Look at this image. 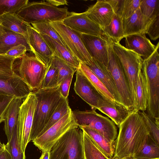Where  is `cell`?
<instances>
[{
  "mask_svg": "<svg viewBox=\"0 0 159 159\" xmlns=\"http://www.w3.org/2000/svg\"><path fill=\"white\" fill-rule=\"evenodd\" d=\"M27 40L34 56L48 68L53 53L41 35L31 25L27 28Z\"/></svg>",
  "mask_w": 159,
  "mask_h": 159,
  "instance_id": "14",
  "label": "cell"
},
{
  "mask_svg": "<svg viewBox=\"0 0 159 159\" xmlns=\"http://www.w3.org/2000/svg\"><path fill=\"white\" fill-rule=\"evenodd\" d=\"M87 66L105 85L116 102L121 104L114 81L107 67L93 58L90 64Z\"/></svg>",
  "mask_w": 159,
  "mask_h": 159,
  "instance_id": "21",
  "label": "cell"
},
{
  "mask_svg": "<svg viewBox=\"0 0 159 159\" xmlns=\"http://www.w3.org/2000/svg\"><path fill=\"white\" fill-rule=\"evenodd\" d=\"M111 41L113 50L121 64L127 78L135 109V83L138 73L142 69L143 59L134 52L126 48L120 43Z\"/></svg>",
  "mask_w": 159,
  "mask_h": 159,
  "instance_id": "9",
  "label": "cell"
},
{
  "mask_svg": "<svg viewBox=\"0 0 159 159\" xmlns=\"http://www.w3.org/2000/svg\"><path fill=\"white\" fill-rule=\"evenodd\" d=\"M123 25L125 37L134 34H146V27L139 8L129 17L123 19Z\"/></svg>",
  "mask_w": 159,
  "mask_h": 159,
  "instance_id": "27",
  "label": "cell"
},
{
  "mask_svg": "<svg viewBox=\"0 0 159 159\" xmlns=\"http://www.w3.org/2000/svg\"><path fill=\"white\" fill-rule=\"evenodd\" d=\"M31 92L28 85L15 73L11 76L0 77V94L25 98Z\"/></svg>",
  "mask_w": 159,
  "mask_h": 159,
  "instance_id": "17",
  "label": "cell"
},
{
  "mask_svg": "<svg viewBox=\"0 0 159 159\" xmlns=\"http://www.w3.org/2000/svg\"><path fill=\"white\" fill-rule=\"evenodd\" d=\"M118 127L112 158L124 159L134 156L141 150L150 134L148 124L141 111L134 109Z\"/></svg>",
  "mask_w": 159,
  "mask_h": 159,
  "instance_id": "1",
  "label": "cell"
},
{
  "mask_svg": "<svg viewBox=\"0 0 159 159\" xmlns=\"http://www.w3.org/2000/svg\"><path fill=\"white\" fill-rule=\"evenodd\" d=\"M73 75L63 80L59 84V89L61 96L64 98H67L70 85Z\"/></svg>",
  "mask_w": 159,
  "mask_h": 159,
  "instance_id": "46",
  "label": "cell"
},
{
  "mask_svg": "<svg viewBox=\"0 0 159 159\" xmlns=\"http://www.w3.org/2000/svg\"><path fill=\"white\" fill-rule=\"evenodd\" d=\"M141 0H124L120 16L122 19L127 18L139 8Z\"/></svg>",
  "mask_w": 159,
  "mask_h": 159,
  "instance_id": "41",
  "label": "cell"
},
{
  "mask_svg": "<svg viewBox=\"0 0 159 159\" xmlns=\"http://www.w3.org/2000/svg\"><path fill=\"white\" fill-rule=\"evenodd\" d=\"M49 159H84L82 130L78 127L64 134L51 148Z\"/></svg>",
  "mask_w": 159,
  "mask_h": 159,
  "instance_id": "6",
  "label": "cell"
},
{
  "mask_svg": "<svg viewBox=\"0 0 159 159\" xmlns=\"http://www.w3.org/2000/svg\"><path fill=\"white\" fill-rule=\"evenodd\" d=\"M89 17L102 29L111 22L114 12L107 0H98L85 11Z\"/></svg>",
  "mask_w": 159,
  "mask_h": 159,
  "instance_id": "18",
  "label": "cell"
},
{
  "mask_svg": "<svg viewBox=\"0 0 159 159\" xmlns=\"http://www.w3.org/2000/svg\"><path fill=\"white\" fill-rule=\"evenodd\" d=\"M107 1L111 7L114 13L120 15L124 0H108Z\"/></svg>",
  "mask_w": 159,
  "mask_h": 159,
  "instance_id": "47",
  "label": "cell"
},
{
  "mask_svg": "<svg viewBox=\"0 0 159 159\" xmlns=\"http://www.w3.org/2000/svg\"><path fill=\"white\" fill-rule=\"evenodd\" d=\"M37 103V97L32 92L24 99L20 107L18 123L19 143L24 152L30 142V137Z\"/></svg>",
  "mask_w": 159,
  "mask_h": 159,
  "instance_id": "12",
  "label": "cell"
},
{
  "mask_svg": "<svg viewBox=\"0 0 159 159\" xmlns=\"http://www.w3.org/2000/svg\"><path fill=\"white\" fill-rule=\"evenodd\" d=\"M82 131L84 159H109L98 148L89 136Z\"/></svg>",
  "mask_w": 159,
  "mask_h": 159,
  "instance_id": "33",
  "label": "cell"
},
{
  "mask_svg": "<svg viewBox=\"0 0 159 159\" xmlns=\"http://www.w3.org/2000/svg\"><path fill=\"white\" fill-rule=\"evenodd\" d=\"M78 69L103 98L113 103L118 104L116 102L112 95L105 85L86 64L80 61Z\"/></svg>",
  "mask_w": 159,
  "mask_h": 159,
  "instance_id": "26",
  "label": "cell"
},
{
  "mask_svg": "<svg viewBox=\"0 0 159 159\" xmlns=\"http://www.w3.org/2000/svg\"><path fill=\"white\" fill-rule=\"evenodd\" d=\"M97 109L107 116L118 127L131 111L121 104L113 103L102 97L98 101Z\"/></svg>",
  "mask_w": 159,
  "mask_h": 159,
  "instance_id": "20",
  "label": "cell"
},
{
  "mask_svg": "<svg viewBox=\"0 0 159 159\" xmlns=\"http://www.w3.org/2000/svg\"><path fill=\"white\" fill-rule=\"evenodd\" d=\"M64 43L66 48L79 61L87 66L92 58L83 43L81 34L65 25L62 21H48Z\"/></svg>",
  "mask_w": 159,
  "mask_h": 159,
  "instance_id": "10",
  "label": "cell"
},
{
  "mask_svg": "<svg viewBox=\"0 0 159 159\" xmlns=\"http://www.w3.org/2000/svg\"><path fill=\"white\" fill-rule=\"evenodd\" d=\"M5 29L0 24V36L5 32Z\"/></svg>",
  "mask_w": 159,
  "mask_h": 159,
  "instance_id": "51",
  "label": "cell"
},
{
  "mask_svg": "<svg viewBox=\"0 0 159 159\" xmlns=\"http://www.w3.org/2000/svg\"><path fill=\"white\" fill-rule=\"evenodd\" d=\"M4 29V32L0 36V54L5 55L11 48L21 44L26 47L27 51L32 52L27 39L23 35Z\"/></svg>",
  "mask_w": 159,
  "mask_h": 159,
  "instance_id": "24",
  "label": "cell"
},
{
  "mask_svg": "<svg viewBox=\"0 0 159 159\" xmlns=\"http://www.w3.org/2000/svg\"><path fill=\"white\" fill-rule=\"evenodd\" d=\"M31 24L32 26L40 34L50 37L66 47L64 43L49 21L43 20Z\"/></svg>",
  "mask_w": 159,
  "mask_h": 159,
  "instance_id": "36",
  "label": "cell"
},
{
  "mask_svg": "<svg viewBox=\"0 0 159 159\" xmlns=\"http://www.w3.org/2000/svg\"><path fill=\"white\" fill-rule=\"evenodd\" d=\"M27 51L26 47L21 44L11 48L5 55L17 59L25 54Z\"/></svg>",
  "mask_w": 159,
  "mask_h": 159,
  "instance_id": "45",
  "label": "cell"
},
{
  "mask_svg": "<svg viewBox=\"0 0 159 159\" xmlns=\"http://www.w3.org/2000/svg\"><path fill=\"white\" fill-rule=\"evenodd\" d=\"M84 45L91 56L107 67L108 55L105 35L82 34Z\"/></svg>",
  "mask_w": 159,
  "mask_h": 159,
  "instance_id": "15",
  "label": "cell"
},
{
  "mask_svg": "<svg viewBox=\"0 0 159 159\" xmlns=\"http://www.w3.org/2000/svg\"><path fill=\"white\" fill-rule=\"evenodd\" d=\"M0 159H11L10 154L5 147L0 152Z\"/></svg>",
  "mask_w": 159,
  "mask_h": 159,
  "instance_id": "49",
  "label": "cell"
},
{
  "mask_svg": "<svg viewBox=\"0 0 159 159\" xmlns=\"http://www.w3.org/2000/svg\"><path fill=\"white\" fill-rule=\"evenodd\" d=\"M5 145L4 143H2L0 140V152L2 151L5 148Z\"/></svg>",
  "mask_w": 159,
  "mask_h": 159,
  "instance_id": "52",
  "label": "cell"
},
{
  "mask_svg": "<svg viewBox=\"0 0 159 159\" xmlns=\"http://www.w3.org/2000/svg\"><path fill=\"white\" fill-rule=\"evenodd\" d=\"M78 127L71 109L62 118L32 142L42 152L50 150L54 144L66 133Z\"/></svg>",
  "mask_w": 159,
  "mask_h": 159,
  "instance_id": "11",
  "label": "cell"
},
{
  "mask_svg": "<svg viewBox=\"0 0 159 159\" xmlns=\"http://www.w3.org/2000/svg\"><path fill=\"white\" fill-rule=\"evenodd\" d=\"M14 57L0 54V77H6L13 76L15 73L13 65L15 60Z\"/></svg>",
  "mask_w": 159,
  "mask_h": 159,
  "instance_id": "40",
  "label": "cell"
},
{
  "mask_svg": "<svg viewBox=\"0 0 159 159\" xmlns=\"http://www.w3.org/2000/svg\"><path fill=\"white\" fill-rule=\"evenodd\" d=\"M51 62L57 68L58 73V84L64 80L74 73L77 70L67 64L56 56L52 58Z\"/></svg>",
  "mask_w": 159,
  "mask_h": 159,
  "instance_id": "37",
  "label": "cell"
},
{
  "mask_svg": "<svg viewBox=\"0 0 159 159\" xmlns=\"http://www.w3.org/2000/svg\"><path fill=\"white\" fill-rule=\"evenodd\" d=\"M0 24L4 29L20 34L27 40V28L31 25L23 21L16 13H7L3 15L0 17Z\"/></svg>",
  "mask_w": 159,
  "mask_h": 159,
  "instance_id": "25",
  "label": "cell"
},
{
  "mask_svg": "<svg viewBox=\"0 0 159 159\" xmlns=\"http://www.w3.org/2000/svg\"><path fill=\"white\" fill-rule=\"evenodd\" d=\"M29 2L28 0H0V17L7 13H17Z\"/></svg>",
  "mask_w": 159,
  "mask_h": 159,
  "instance_id": "38",
  "label": "cell"
},
{
  "mask_svg": "<svg viewBox=\"0 0 159 159\" xmlns=\"http://www.w3.org/2000/svg\"><path fill=\"white\" fill-rule=\"evenodd\" d=\"M145 34H134L125 37V47L140 56L143 60L149 57L153 53L156 47Z\"/></svg>",
  "mask_w": 159,
  "mask_h": 159,
  "instance_id": "19",
  "label": "cell"
},
{
  "mask_svg": "<svg viewBox=\"0 0 159 159\" xmlns=\"http://www.w3.org/2000/svg\"><path fill=\"white\" fill-rule=\"evenodd\" d=\"M159 43L153 53L143 60L142 71L144 77L147 95L148 114L155 120L159 118Z\"/></svg>",
  "mask_w": 159,
  "mask_h": 159,
  "instance_id": "3",
  "label": "cell"
},
{
  "mask_svg": "<svg viewBox=\"0 0 159 159\" xmlns=\"http://www.w3.org/2000/svg\"><path fill=\"white\" fill-rule=\"evenodd\" d=\"M146 34H148L150 39L155 41L159 37V15L151 22L149 26Z\"/></svg>",
  "mask_w": 159,
  "mask_h": 159,
  "instance_id": "43",
  "label": "cell"
},
{
  "mask_svg": "<svg viewBox=\"0 0 159 159\" xmlns=\"http://www.w3.org/2000/svg\"><path fill=\"white\" fill-rule=\"evenodd\" d=\"M40 34L52 50L54 56L77 70L79 68L80 61L66 47L50 37Z\"/></svg>",
  "mask_w": 159,
  "mask_h": 159,
  "instance_id": "23",
  "label": "cell"
},
{
  "mask_svg": "<svg viewBox=\"0 0 159 159\" xmlns=\"http://www.w3.org/2000/svg\"><path fill=\"white\" fill-rule=\"evenodd\" d=\"M69 13L66 7H58L42 1L28 2L16 14L23 21L30 24L43 20L62 21Z\"/></svg>",
  "mask_w": 159,
  "mask_h": 159,
  "instance_id": "5",
  "label": "cell"
},
{
  "mask_svg": "<svg viewBox=\"0 0 159 159\" xmlns=\"http://www.w3.org/2000/svg\"><path fill=\"white\" fill-rule=\"evenodd\" d=\"M73 113L78 127H87L94 129L108 141L115 142L117 136V129L115 123L109 118L93 110L75 111Z\"/></svg>",
  "mask_w": 159,
  "mask_h": 159,
  "instance_id": "8",
  "label": "cell"
},
{
  "mask_svg": "<svg viewBox=\"0 0 159 159\" xmlns=\"http://www.w3.org/2000/svg\"><path fill=\"white\" fill-rule=\"evenodd\" d=\"M50 150L42 152L39 159H49Z\"/></svg>",
  "mask_w": 159,
  "mask_h": 159,
  "instance_id": "50",
  "label": "cell"
},
{
  "mask_svg": "<svg viewBox=\"0 0 159 159\" xmlns=\"http://www.w3.org/2000/svg\"><path fill=\"white\" fill-rule=\"evenodd\" d=\"M159 145L150 134L145 145L139 152L124 159H159Z\"/></svg>",
  "mask_w": 159,
  "mask_h": 159,
  "instance_id": "32",
  "label": "cell"
},
{
  "mask_svg": "<svg viewBox=\"0 0 159 159\" xmlns=\"http://www.w3.org/2000/svg\"><path fill=\"white\" fill-rule=\"evenodd\" d=\"M25 98H14L6 112L4 129L7 141L10 140L14 130L18 127L20 107Z\"/></svg>",
  "mask_w": 159,
  "mask_h": 159,
  "instance_id": "22",
  "label": "cell"
},
{
  "mask_svg": "<svg viewBox=\"0 0 159 159\" xmlns=\"http://www.w3.org/2000/svg\"><path fill=\"white\" fill-rule=\"evenodd\" d=\"M112 159H117L115 158H112Z\"/></svg>",
  "mask_w": 159,
  "mask_h": 159,
  "instance_id": "53",
  "label": "cell"
},
{
  "mask_svg": "<svg viewBox=\"0 0 159 159\" xmlns=\"http://www.w3.org/2000/svg\"><path fill=\"white\" fill-rule=\"evenodd\" d=\"M141 112L149 127L150 135L159 145V125L156 123L154 120L144 111H141Z\"/></svg>",
  "mask_w": 159,
  "mask_h": 159,
  "instance_id": "42",
  "label": "cell"
},
{
  "mask_svg": "<svg viewBox=\"0 0 159 159\" xmlns=\"http://www.w3.org/2000/svg\"><path fill=\"white\" fill-rule=\"evenodd\" d=\"M79 127L89 136L98 148L109 159H112L114 154L115 142L108 141L94 129L85 126Z\"/></svg>",
  "mask_w": 159,
  "mask_h": 159,
  "instance_id": "28",
  "label": "cell"
},
{
  "mask_svg": "<svg viewBox=\"0 0 159 159\" xmlns=\"http://www.w3.org/2000/svg\"><path fill=\"white\" fill-rule=\"evenodd\" d=\"M14 98L0 94V123L4 120V116L11 102Z\"/></svg>",
  "mask_w": 159,
  "mask_h": 159,
  "instance_id": "44",
  "label": "cell"
},
{
  "mask_svg": "<svg viewBox=\"0 0 159 159\" xmlns=\"http://www.w3.org/2000/svg\"><path fill=\"white\" fill-rule=\"evenodd\" d=\"M71 109L69 105L68 98H63L39 136L43 134L50 127L62 118Z\"/></svg>",
  "mask_w": 159,
  "mask_h": 159,
  "instance_id": "34",
  "label": "cell"
},
{
  "mask_svg": "<svg viewBox=\"0 0 159 159\" xmlns=\"http://www.w3.org/2000/svg\"><path fill=\"white\" fill-rule=\"evenodd\" d=\"M108 55L107 68L114 81L121 104L130 111L134 109L128 83L121 64L115 52L111 39L106 37Z\"/></svg>",
  "mask_w": 159,
  "mask_h": 159,
  "instance_id": "7",
  "label": "cell"
},
{
  "mask_svg": "<svg viewBox=\"0 0 159 159\" xmlns=\"http://www.w3.org/2000/svg\"><path fill=\"white\" fill-rule=\"evenodd\" d=\"M139 9L146 27V34L151 22L159 15V0H141Z\"/></svg>",
  "mask_w": 159,
  "mask_h": 159,
  "instance_id": "31",
  "label": "cell"
},
{
  "mask_svg": "<svg viewBox=\"0 0 159 159\" xmlns=\"http://www.w3.org/2000/svg\"><path fill=\"white\" fill-rule=\"evenodd\" d=\"M59 85L58 70L50 62L40 89L52 88Z\"/></svg>",
  "mask_w": 159,
  "mask_h": 159,
  "instance_id": "39",
  "label": "cell"
},
{
  "mask_svg": "<svg viewBox=\"0 0 159 159\" xmlns=\"http://www.w3.org/2000/svg\"><path fill=\"white\" fill-rule=\"evenodd\" d=\"M136 107L135 109L145 111L147 107V95L145 80L142 71H139L135 83Z\"/></svg>",
  "mask_w": 159,
  "mask_h": 159,
  "instance_id": "30",
  "label": "cell"
},
{
  "mask_svg": "<svg viewBox=\"0 0 159 159\" xmlns=\"http://www.w3.org/2000/svg\"><path fill=\"white\" fill-rule=\"evenodd\" d=\"M11 159H25V152L22 150L19 143L18 127L13 131L10 140L5 145Z\"/></svg>",
  "mask_w": 159,
  "mask_h": 159,
  "instance_id": "35",
  "label": "cell"
},
{
  "mask_svg": "<svg viewBox=\"0 0 159 159\" xmlns=\"http://www.w3.org/2000/svg\"><path fill=\"white\" fill-rule=\"evenodd\" d=\"M66 26L81 34L104 35L102 28L88 16L85 12H70L62 21Z\"/></svg>",
  "mask_w": 159,
  "mask_h": 159,
  "instance_id": "13",
  "label": "cell"
},
{
  "mask_svg": "<svg viewBox=\"0 0 159 159\" xmlns=\"http://www.w3.org/2000/svg\"><path fill=\"white\" fill-rule=\"evenodd\" d=\"M45 65L34 55L25 54L16 59L13 70L34 92L39 89L47 70Z\"/></svg>",
  "mask_w": 159,
  "mask_h": 159,
  "instance_id": "4",
  "label": "cell"
},
{
  "mask_svg": "<svg viewBox=\"0 0 159 159\" xmlns=\"http://www.w3.org/2000/svg\"><path fill=\"white\" fill-rule=\"evenodd\" d=\"M46 1L57 7L62 5H67L68 3L67 1L66 0H47Z\"/></svg>",
  "mask_w": 159,
  "mask_h": 159,
  "instance_id": "48",
  "label": "cell"
},
{
  "mask_svg": "<svg viewBox=\"0 0 159 159\" xmlns=\"http://www.w3.org/2000/svg\"><path fill=\"white\" fill-rule=\"evenodd\" d=\"M102 30L104 35L113 42L120 43L125 38L123 19L119 14L114 13L110 24Z\"/></svg>",
  "mask_w": 159,
  "mask_h": 159,
  "instance_id": "29",
  "label": "cell"
},
{
  "mask_svg": "<svg viewBox=\"0 0 159 159\" xmlns=\"http://www.w3.org/2000/svg\"><path fill=\"white\" fill-rule=\"evenodd\" d=\"M37 99L30 141L39 137L60 101L59 84L54 87L40 89L34 92Z\"/></svg>",
  "mask_w": 159,
  "mask_h": 159,
  "instance_id": "2",
  "label": "cell"
},
{
  "mask_svg": "<svg viewBox=\"0 0 159 159\" xmlns=\"http://www.w3.org/2000/svg\"><path fill=\"white\" fill-rule=\"evenodd\" d=\"M74 89L76 94L88 104L92 110L97 109L98 101L102 97L78 69L76 71Z\"/></svg>",
  "mask_w": 159,
  "mask_h": 159,
  "instance_id": "16",
  "label": "cell"
}]
</instances>
